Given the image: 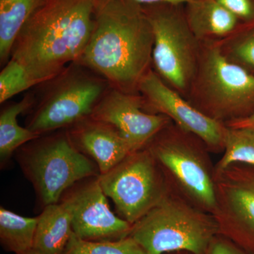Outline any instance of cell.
<instances>
[{
	"mask_svg": "<svg viewBox=\"0 0 254 254\" xmlns=\"http://www.w3.org/2000/svg\"><path fill=\"white\" fill-rule=\"evenodd\" d=\"M154 36L143 5L132 0H98L94 28L79 64L115 89L138 93L152 68Z\"/></svg>",
	"mask_w": 254,
	"mask_h": 254,
	"instance_id": "cell-1",
	"label": "cell"
},
{
	"mask_svg": "<svg viewBox=\"0 0 254 254\" xmlns=\"http://www.w3.org/2000/svg\"><path fill=\"white\" fill-rule=\"evenodd\" d=\"M98 0H42L13 47L38 84L51 81L68 64L78 63L94 28Z\"/></svg>",
	"mask_w": 254,
	"mask_h": 254,
	"instance_id": "cell-2",
	"label": "cell"
},
{
	"mask_svg": "<svg viewBox=\"0 0 254 254\" xmlns=\"http://www.w3.org/2000/svg\"><path fill=\"white\" fill-rule=\"evenodd\" d=\"M219 234L213 215L171 190L132 226L130 236L146 254H206Z\"/></svg>",
	"mask_w": 254,
	"mask_h": 254,
	"instance_id": "cell-3",
	"label": "cell"
},
{
	"mask_svg": "<svg viewBox=\"0 0 254 254\" xmlns=\"http://www.w3.org/2000/svg\"><path fill=\"white\" fill-rule=\"evenodd\" d=\"M186 99L224 125L244 120L254 114V74L227 60L215 42L202 43Z\"/></svg>",
	"mask_w": 254,
	"mask_h": 254,
	"instance_id": "cell-4",
	"label": "cell"
},
{
	"mask_svg": "<svg viewBox=\"0 0 254 254\" xmlns=\"http://www.w3.org/2000/svg\"><path fill=\"white\" fill-rule=\"evenodd\" d=\"M177 193L213 215L216 207L215 168L199 138L172 122L146 145Z\"/></svg>",
	"mask_w": 254,
	"mask_h": 254,
	"instance_id": "cell-5",
	"label": "cell"
},
{
	"mask_svg": "<svg viewBox=\"0 0 254 254\" xmlns=\"http://www.w3.org/2000/svg\"><path fill=\"white\" fill-rule=\"evenodd\" d=\"M143 6L154 36L152 67L186 98L198 68L202 43L187 23L183 4Z\"/></svg>",
	"mask_w": 254,
	"mask_h": 254,
	"instance_id": "cell-6",
	"label": "cell"
},
{
	"mask_svg": "<svg viewBox=\"0 0 254 254\" xmlns=\"http://www.w3.org/2000/svg\"><path fill=\"white\" fill-rule=\"evenodd\" d=\"M98 179L119 213L131 225L158 205L172 189L146 146L132 152Z\"/></svg>",
	"mask_w": 254,
	"mask_h": 254,
	"instance_id": "cell-7",
	"label": "cell"
},
{
	"mask_svg": "<svg viewBox=\"0 0 254 254\" xmlns=\"http://www.w3.org/2000/svg\"><path fill=\"white\" fill-rule=\"evenodd\" d=\"M23 166L43 205L59 203L78 182L100 175L67 135L50 137L25 155Z\"/></svg>",
	"mask_w": 254,
	"mask_h": 254,
	"instance_id": "cell-8",
	"label": "cell"
},
{
	"mask_svg": "<svg viewBox=\"0 0 254 254\" xmlns=\"http://www.w3.org/2000/svg\"><path fill=\"white\" fill-rule=\"evenodd\" d=\"M65 68L42 100L27 128L41 135L71 125L91 116L108 91L109 83L100 75L81 68Z\"/></svg>",
	"mask_w": 254,
	"mask_h": 254,
	"instance_id": "cell-9",
	"label": "cell"
},
{
	"mask_svg": "<svg viewBox=\"0 0 254 254\" xmlns=\"http://www.w3.org/2000/svg\"><path fill=\"white\" fill-rule=\"evenodd\" d=\"M214 179L219 235L254 254V167L235 164Z\"/></svg>",
	"mask_w": 254,
	"mask_h": 254,
	"instance_id": "cell-10",
	"label": "cell"
},
{
	"mask_svg": "<svg viewBox=\"0 0 254 254\" xmlns=\"http://www.w3.org/2000/svg\"><path fill=\"white\" fill-rule=\"evenodd\" d=\"M60 200L68 210L73 233L90 242L116 241L130 236L133 225L112 211L98 176L73 185Z\"/></svg>",
	"mask_w": 254,
	"mask_h": 254,
	"instance_id": "cell-11",
	"label": "cell"
},
{
	"mask_svg": "<svg viewBox=\"0 0 254 254\" xmlns=\"http://www.w3.org/2000/svg\"><path fill=\"white\" fill-rule=\"evenodd\" d=\"M138 93L147 111L168 117L176 126L199 138L208 150H224L226 125L195 108L183 95L165 83L153 67L142 78Z\"/></svg>",
	"mask_w": 254,
	"mask_h": 254,
	"instance_id": "cell-12",
	"label": "cell"
},
{
	"mask_svg": "<svg viewBox=\"0 0 254 254\" xmlns=\"http://www.w3.org/2000/svg\"><path fill=\"white\" fill-rule=\"evenodd\" d=\"M91 118L115 127L134 150L144 148L171 120L145 110L138 93H128L110 87L98 102Z\"/></svg>",
	"mask_w": 254,
	"mask_h": 254,
	"instance_id": "cell-13",
	"label": "cell"
},
{
	"mask_svg": "<svg viewBox=\"0 0 254 254\" xmlns=\"http://www.w3.org/2000/svg\"><path fill=\"white\" fill-rule=\"evenodd\" d=\"M70 138L78 149L95 160L100 175L136 151L115 127L91 117L75 124Z\"/></svg>",
	"mask_w": 254,
	"mask_h": 254,
	"instance_id": "cell-14",
	"label": "cell"
},
{
	"mask_svg": "<svg viewBox=\"0 0 254 254\" xmlns=\"http://www.w3.org/2000/svg\"><path fill=\"white\" fill-rule=\"evenodd\" d=\"M184 8L190 30L201 43L222 41L241 23L216 0H190Z\"/></svg>",
	"mask_w": 254,
	"mask_h": 254,
	"instance_id": "cell-15",
	"label": "cell"
},
{
	"mask_svg": "<svg viewBox=\"0 0 254 254\" xmlns=\"http://www.w3.org/2000/svg\"><path fill=\"white\" fill-rule=\"evenodd\" d=\"M72 233L71 216L63 203L46 205L38 216L33 250L40 254H63Z\"/></svg>",
	"mask_w": 254,
	"mask_h": 254,
	"instance_id": "cell-16",
	"label": "cell"
},
{
	"mask_svg": "<svg viewBox=\"0 0 254 254\" xmlns=\"http://www.w3.org/2000/svg\"><path fill=\"white\" fill-rule=\"evenodd\" d=\"M42 0H0V60L9 61L15 42Z\"/></svg>",
	"mask_w": 254,
	"mask_h": 254,
	"instance_id": "cell-17",
	"label": "cell"
},
{
	"mask_svg": "<svg viewBox=\"0 0 254 254\" xmlns=\"http://www.w3.org/2000/svg\"><path fill=\"white\" fill-rule=\"evenodd\" d=\"M38 217L28 218L0 208V243L4 250L24 254L33 250Z\"/></svg>",
	"mask_w": 254,
	"mask_h": 254,
	"instance_id": "cell-18",
	"label": "cell"
},
{
	"mask_svg": "<svg viewBox=\"0 0 254 254\" xmlns=\"http://www.w3.org/2000/svg\"><path fill=\"white\" fill-rule=\"evenodd\" d=\"M31 96H26L21 101L5 108L0 115V157L6 160L14 150L28 141L40 136L28 128L18 125L17 118L33 104Z\"/></svg>",
	"mask_w": 254,
	"mask_h": 254,
	"instance_id": "cell-19",
	"label": "cell"
},
{
	"mask_svg": "<svg viewBox=\"0 0 254 254\" xmlns=\"http://www.w3.org/2000/svg\"><path fill=\"white\" fill-rule=\"evenodd\" d=\"M215 43L227 60L254 74V20L241 23L230 36Z\"/></svg>",
	"mask_w": 254,
	"mask_h": 254,
	"instance_id": "cell-20",
	"label": "cell"
},
{
	"mask_svg": "<svg viewBox=\"0 0 254 254\" xmlns=\"http://www.w3.org/2000/svg\"><path fill=\"white\" fill-rule=\"evenodd\" d=\"M223 151L215 172L222 171L235 164L254 167V130L227 127Z\"/></svg>",
	"mask_w": 254,
	"mask_h": 254,
	"instance_id": "cell-21",
	"label": "cell"
},
{
	"mask_svg": "<svg viewBox=\"0 0 254 254\" xmlns=\"http://www.w3.org/2000/svg\"><path fill=\"white\" fill-rule=\"evenodd\" d=\"M63 254H146L136 241L128 236L116 241L90 242L72 233Z\"/></svg>",
	"mask_w": 254,
	"mask_h": 254,
	"instance_id": "cell-22",
	"label": "cell"
},
{
	"mask_svg": "<svg viewBox=\"0 0 254 254\" xmlns=\"http://www.w3.org/2000/svg\"><path fill=\"white\" fill-rule=\"evenodd\" d=\"M38 85L23 65L10 59L0 73V103Z\"/></svg>",
	"mask_w": 254,
	"mask_h": 254,
	"instance_id": "cell-23",
	"label": "cell"
},
{
	"mask_svg": "<svg viewBox=\"0 0 254 254\" xmlns=\"http://www.w3.org/2000/svg\"><path fill=\"white\" fill-rule=\"evenodd\" d=\"M223 7L236 16L241 23L254 20V0H216Z\"/></svg>",
	"mask_w": 254,
	"mask_h": 254,
	"instance_id": "cell-24",
	"label": "cell"
},
{
	"mask_svg": "<svg viewBox=\"0 0 254 254\" xmlns=\"http://www.w3.org/2000/svg\"><path fill=\"white\" fill-rule=\"evenodd\" d=\"M206 254H253L241 248L240 246L234 243L231 240L222 236L217 235L212 241Z\"/></svg>",
	"mask_w": 254,
	"mask_h": 254,
	"instance_id": "cell-25",
	"label": "cell"
},
{
	"mask_svg": "<svg viewBox=\"0 0 254 254\" xmlns=\"http://www.w3.org/2000/svg\"><path fill=\"white\" fill-rule=\"evenodd\" d=\"M141 5L154 4H173L185 5L190 0H132Z\"/></svg>",
	"mask_w": 254,
	"mask_h": 254,
	"instance_id": "cell-26",
	"label": "cell"
},
{
	"mask_svg": "<svg viewBox=\"0 0 254 254\" xmlns=\"http://www.w3.org/2000/svg\"><path fill=\"white\" fill-rule=\"evenodd\" d=\"M226 126L238 127V128H247L254 130V114L252 116L244 119V120H238V121L228 124Z\"/></svg>",
	"mask_w": 254,
	"mask_h": 254,
	"instance_id": "cell-27",
	"label": "cell"
},
{
	"mask_svg": "<svg viewBox=\"0 0 254 254\" xmlns=\"http://www.w3.org/2000/svg\"><path fill=\"white\" fill-rule=\"evenodd\" d=\"M24 254H38V252H35V251L32 250L31 252H28V253Z\"/></svg>",
	"mask_w": 254,
	"mask_h": 254,
	"instance_id": "cell-28",
	"label": "cell"
},
{
	"mask_svg": "<svg viewBox=\"0 0 254 254\" xmlns=\"http://www.w3.org/2000/svg\"><path fill=\"white\" fill-rule=\"evenodd\" d=\"M177 254H190V253H187V252H176Z\"/></svg>",
	"mask_w": 254,
	"mask_h": 254,
	"instance_id": "cell-29",
	"label": "cell"
}]
</instances>
